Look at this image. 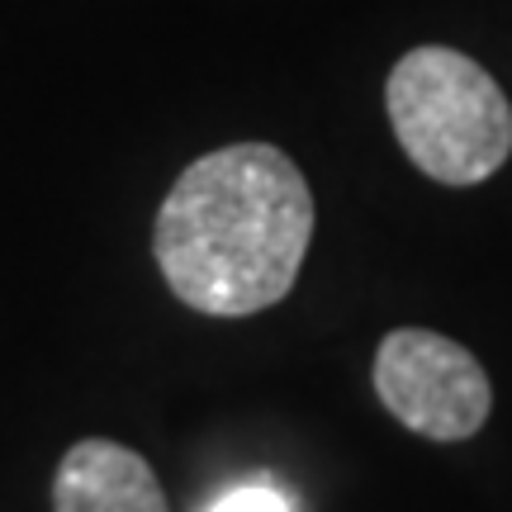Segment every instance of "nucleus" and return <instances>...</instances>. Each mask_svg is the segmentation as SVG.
<instances>
[{
    "instance_id": "obj_2",
    "label": "nucleus",
    "mask_w": 512,
    "mask_h": 512,
    "mask_svg": "<svg viewBox=\"0 0 512 512\" xmlns=\"http://www.w3.org/2000/svg\"><path fill=\"white\" fill-rule=\"evenodd\" d=\"M384 110L403 157L437 185H479L512 157L508 95L460 48L403 53L384 81Z\"/></svg>"
},
{
    "instance_id": "obj_5",
    "label": "nucleus",
    "mask_w": 512,
    "mask_h": 512,
    "mask_svg": "<svg viewBox=\"0 0 512 512\" xmlns=\"http://www.w3.org/2000/svg\"><path fill=\"white\" fill-rule=\"evenodd\" d=\"M209 512H290V503L275 494V489H266V484H247V489L223 494Z\"/></svg>"
},
{
    "instance_id": "obj_4",
    "label": "nucleus",
    "mask_w": 512,
    "mask_h": 512,
    "mask_svg": "<svg viewBox=\"0 0 512 512\" xmlns=\"http://www.w3.org/2000/svg\"><path fill=\"white\" fill-rule=\"evenodd\" d=\"M53 512H171L152 465L110 437L76 441L57 460Z\"/></svg>"
},
{
    "instance_id": "obj_3",
    "label": "nucleus",
    "mask_w": 512,
    "mask_h": 512,
    "mask_svg": "<svg viewBox=\"0 0 512 512\" xmlns=\"http://www.w3.org/2000/svg\"><path fill=\"white\" fill-rule=\"evenodd\" d=\"M375 394L427 441H470L494 413V384L475 351L432 328H394L375 351Z\"/></svg>"
},
{
    "instance_id": "obj_1",
    "label": "nucleus",
    "mask_w": 512,
    "mask_h": 512,
    "mask_svg": "<svg viewBox=\"0 0 512 512\" xmlns=\"http://www.w3.org/2000/svg\"><path fill=\"white\" fill-rule=\"evenodd\" d=\"M313 242V190L275 143H228L190 162L152 223L166 290L209 318L280 304Z\"/></svg>"
}]
</instances>
